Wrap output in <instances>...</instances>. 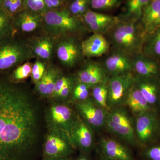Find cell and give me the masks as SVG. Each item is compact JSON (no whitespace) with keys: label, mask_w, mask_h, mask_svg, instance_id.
Segmentation results:
<instances>
[{"label":"cell","mask_w":160,"mask_h":160,"mask_svg":"<svg viewBox=\"0 0 160 160\" xmlns=\"http://www.w3.org/2000/svg\"><path fill=\"white\" fill-rule=\"evenodd\" d=\"M38 118L28 94L0 79V160H29L38 141Z\"/></svg>","instance_id":"obj_1"},{"label":"cell","mask_w":160,"mask_h":160,"mask_svg":"<svg viewBox=\"0 0 160 160\" xmlns=\"http://www.w3.org/2000/svg\"><path fill=\"white\" fill-rule=\"evenodd\" d=\"M109 41L114 50L130 57L142 53L145 33L140 21L120 19L109 32Z\"/></svg>","instance_id":"obj_2"},{"label":"cell","mask_w":160,"mask_h":160,"mask_svg":"<svg viewBox=\"0 0 160 160\" xmlns=\"http://www.w3.org/2000/svg\"><path fill=\"white\" fill-rule=\"evenodd\" d=\"M43 20L42 28L45 33L56 39L77 37L87 29L81 18L72 15L66 8L48 10Z\"/></svg>","instance_id":"obj_3"},{"label":"cell","mask_w":160,"mask_h":160,"mask_svg":"<svg viewBox=\"0 0 160 160\" xmlns=\"http://www.w3.org/2000/svg\"><path fill=\"white\" fill-rule=\"evenodd\" d=\"M34 58L28 42L15 36L0 40V73Z\"/></svg>","instance_id":"obj_4"},{"label":"cell","mask_w":160,"mask_h":160,"mask_svg":"<svg viewBox=\"0 0 160 160\" xmlns=\"http://www.w3.org/2000/svg\"><path fill=\"white\" fill-rule=\"evenodd\" d=\"M77 116L67 105L60 103L52 104L46 112V121L49 132L62 136L72 144L70 131Z\"/></svg>","instance_id":"obj_5"},{"label":"cell","mask_w":160,"mask_h":160,"mask_svg":"<svg viewBox=\"0 0 160 160\" xmlns=\"http://www.w3.org/2000/svg\"><path fill=\"white\" fill-rule=\"evenodd\" d=\"M105 126L112 133L126 142L134 145L136 142L135 125L126 109L118 107L108 111Z\"/></svg>","instance_id":"obj_6"},{"label":"cell","mask_w":160,"mask_h":160,"mask_svg":"<svg viewBox=\"0 0 160 160\" xmlns=\"http://www.w3.org/2000/svg\"><path fill=\"white\" fill-rule=\"evenodd\" d=\"M135 82L133 72L112 76L107 82L108 104L110 109L118 107L124 102L129 89Z\"/></svg>","instance_id":"obj_7"},{"label":"cell","mask_w":160,"mask_h":160,"mask_svg":"<svg viewBox=\"0 0 160 160\" xmlns=\"http://www.w3.org/2000/svg\"><path fill=\"white\" fill-rule=\"evenodd\" d=\"M55 52L61 63L68 67L76 66L84 57L81 43L79 42L75 37L57 39Z\"/></svg>","instance_id":"obj_8"},{"label":"cell","mask_w":160,"mask_h":160,"mask_svg":"<svg viewBox=\"0 0 160 160\" xmlns=\"http://www.w3.org/2000/svg\"><path fill=\"white\" fill-rule=\"evenodd\" d=\"M76 108L79 115L92 129H99L105 126L108 111L90 99L78 102Z\"/></svg>","instance_id":"obj_9"},{"label":"cell","mask_w":160,"mask_h":160,"mask_svg":"<svg viewBox=\"0 0 160 160\" xmlns=\"http://www.w3.org/2000/svg\"><path fill=\"white\" fill-rule=\"evenodd\" d=\"M72 144L62 136L49 132L44 145L45 160H54L67 158L74 149Z\"/></svg>","instance_id":"obj_10"},{"label":"cell","mask_w":160,"mask_h":160,"mask_svg":"<svg viewBox=\"0 0 160 160\" xmlns=\"http://www.w3.org/2000/svg\"><path fill=\"white\" fill-rule=\"evenodd\" d=\"M134 125L136 138L142 144L150 142L156 136L158 122L156 115L152 110L138 115Z\"/></svg>","instance_id":"obj_11"},{"label":"cell","mask_w":160,"mask_h":160,"mask_svg":"<svg viewBox=\"0 0 160 160\" xmlns=\"http://www.w3.org/2000/svg\"><path fill=\"white\" fill-rule=\"evenodd\" d=\"M87 29L93 33L107 34L120 18L98 12L89 9L81 18Z\"/></svg>","instance_id":"obj_12"},{"label":"cell","mask_w":160,"mask_h":160,"mask_svg":"<svg viewBox=\"0 0 160 160\" xmlns=\"http://www.w3.org/2000/svg\"><path fill=\"white\" fill-rule=\"evenodd\" d=\"M72 144L74 148L84 152H89L94 145V136L92 129L80 116L77 118L72 127L70 133Z\"/></svg>","instance_id":"obj_13"},{"label":"cell","mask_w":160,"mask_h":160,"mask_svg":"<svg viewBox=\"0 0 160 160\" xmlns=\"http://www.w3.org/2000/svg\"><path fill=\"white\" fill-rule=\"evenodd\" d=\"M108 72L103 65L89 61L85 63L77 73L78 82L86 84L91 88L108 81Z\"/></svg>","instance_id":"obj_14"},{"label":"cell","mask_w":160,"mask_h":160,"mask_svg":"<svg viewBox=\"0 0 160 160\" xmlns=\"http://www.w3.org/2000/svg\"><path fill=\"white\" fill-rule=\"evenodd\" d=\"M43 15L24 9L12 17L16 32L31 33L42 28Z\"/></svg>","instance_id":"obj_15"},{"label":"cell","mask_w":160,"mask_h":160,"mask_svg":"<svg viewBox=\"0 0 160 160\" xmlns=\"http://www.w3.org/2000/svg\"><path fill=\"white\" fill-rule=\"evenodd\" d=\"M103 66L111 76L125 74L132 72V58L114 50L106 58Z\"/></svg>","instance_id":"obj_16"},{"label":"cell","mask_w":160,"mask_h":160,"mask_svg":"<svg viewBox=\"0 0 160 160\" xmlns=\"http://www.w3.org/2000/svg\"><path fill=\"white\" fill-rule=\"evenodd\" d=\"M57 39L45 33L28 42L34 58L42 61H50L55 52Z\"/></svg>","instance_id":"obj_17"},{"label":"cell","mask_w":160,"mask_h":160,"mask_svg":"<svg viewBox=\"0 0 160 160\" xmlns=\"http://www.w3.org/2000/svg\"><path fill=\"white\" fill-rule=\"evenodd\" d=\"M132 72L140 77L158 78L160 68L156 60L141 53L132 58Z\"/></svg>","instance_id":"obj_18"},{"label":"cell","mask_w":160,"mask_h":160,"mask_svg":"<svg viewBox=\"0 0 160 160\" xmlns=\"http://www.w3.org/2000/svg\"><path fill=\"white\" fill-rule=\"evenodd\" d=\"M110 44L104 35L98 33L93 34L81 42L84 57L87 58L102 56L109 51Z\"/></svg>","instance_id":"obj_19"},{"label":"cell","mask_w":160,"mask_h":160,"mask_svg":"<svg viewBox=\"0 0 160 160\" xmlns=\"http://www.w3.org/2000/svg\"><path fill=\"white\" fill-rule=\"evenodd\" d=\"M100 146L105 157L112 160H134L131 152L116 140L103 138Z\"/></svg>","instance_id":"obj_20"},{"label":"cell","mask_w":160,"mask_h":160,"mask_svg":"<svg viewBox=\"0 0 160 160\" xmlns=\"http://www.w3.org/2000/svg\"><path fill=\"white\" fill-rule=\"evenodd\" d=\"M61 76V71L57 67L53 66L47 67L42 78L36 84V89L39 94L45 97H52L56 82Z\"/></svg>","instance_id":"obj_21"},{"label":"cell","mask_w":160,"mask_h":160,"mask_svg":"<svg viewBox=\"0 0 160 160\" xmlns=\"http://www.w3.org/2000/svg\"><path fill=\"white\" fill-rule=\"evenodd\" d=\"M124 103L137 116L151 110V105L145 99L135 82L128 92Z\"/></svg>","instance_id":"obj_22"},{"label":"cell","mask_w":160,"mask_h":160,"mask_svg":"<svg viewBox=\"0 0 160 160\" xmlns=\"http://www.w3.org/2000/svg\"><path fill=\"white\" fill-rule=\"evenodd\" d=\"M135 83L143 97L150 105L157 102L159 87L155 78L140 77L135 75Z\"/></svg>","instance_id":"obj_23"},{"label":"cell","mask_w":160,"mask_h":160,"mask_svg":"<svg viewBox=\"0 0 160 160\" xmlns=\"http://www.w3.org/2000/svg\"><path fill=\"white\" fill-rule=\"evenodd\" d=\"M142 52L155 59L160 57V27L145 36Z\"/></svg>","instance_id":"obj_24"},{"label":"cell","mask_w":160,"mask_h":160,"mask_svg":"<svg viewBox=\"0 0 160 160\" xmlns=\"http://www.w3.org/2000/svg\"><path fill=\"white\" fill-rule=\"evenodd\" d=\"M151 0H126L125 10L122 18L125 19L140 21L143 10Z\"/></svg>","instance_id":"obj_25"},{"label":"cell","mask_w":160,"mask_h":160,"mask_svg":"<svg viewBox=\"0 0 160 160\" xmlns=\"http://www.w3.org/2000/svg\"><path fill=\"white\" fill-rule=\"evenodd\" d=\"M160 13V0H151L145 7L140 22L145 34L152 23Z\"/></svg>","instance_id":"obj_26"},{"label":"cell","mask_w":160,"mask_h":160,"mask_svg":"<svg viewBox=\"0 0 160 160\" xmlns=\"http://www.w3.org/2000/svg\"><path fill=\"white\" fill-rule=\"evenodd\" d=\"M107 82L98 84L92 87V94L94 102L97 104L106 109V111H109L111 109L108 104Z\"/></svg>","instance_id":"obj_27"},{"label":"cell","mask_w":160,"mask_h":160,"mask_svg":"<svg viewBox=\"0 0 160 160\" xmlns=\"http://www.w3.org/2000/svg\"><path fill=\"white\" fill-rule=\"evenodd\" d=\"M12 18L0 8V40L15 35Z\"/></svg>","instance_id":"obj_28"},{"label":"cell","mask_w":160,"mask_h":160,"mask_svg":"<svg viewBox=\"0 0 160 160\" xmlns=\"http://www.w3.org/2000/svg\"><path fill=\"white\" fill-rule=\"evenodd\" d=\"M32 65L27 61L18 66L10 75L9 80L11 82L17 83L31 76Z\"/></svg>","instance_id":"obj_29"},{"label":"cell","mask_w":160,"mask_h":160,"mask_svg":"<svg viewBox=\"0 0 160 160\" xmlns=\"http://www.w3.org/2000/svg\"><path fill=\"white\" fill-rule=\"evenodd\" d=\"M122 0H89V9L92 10H111L120 6Z\"/></svg>","instance_id":"obj_30"},{"label":"cell","mask_w":160,"mask_h":160,"mask_svg":"<svg viewBox=\"0 0 160 160\" xmlns=\"http://www.w3.org/2000/svg\"><path fill=\"white\" fill-rule=\"evenodd\" d=\"M67 8L72 15L81 18L89 9V0H72Z\"/></svg>","instance_id":"obj_31"},{"label":"cell","mask_w":160,"mask_h":160,"mask_svg":"<svg viewBox=\"0 0 160 160\" xmlns=\"http://www.w3.org/2000/svg\"><path fill=\"white\" fill-rule=\"evenodd\" d=\"M1 8L12 18L24 9V0H3Z\"/></svg>","instance_id":"obj_32"},{"label":"cell","mask_w":160,"mask_h":160,"mask_svg":"<svg viewBox=\"0 0 160 160\" xmlns=\"http://www.w3.org/2000/svg\"><path fill=\"white\" fill-rule=\"evenodd\" d=\"M91 87L83 83L78 82L74 86L72 92V99L78 102L89 99Z\"/></svg>","instance_id":"obj_33"},{"label":"cell","mask_w":160,"mask_h":160,"mask_svg":"<svg viewBox=\"0 0 160 160\" xmlns=\"http://www.w3.org/2000/svg\"><path fill=\"white\" fill-rule=\"evenodd\" d=\"M24 9L43 16L49 10L44 0H24Z\"/></svg>","instance_id":"obj_34"},{"label":"cell","mask_w":160,"mask_h":160,"mask_svg":"<svg viewBox=\"0 0 160 160\" xmlns=\"http://www.w3.org/2000/svg\"><path fill=\"white\" fill-rule=\"evenodd\" d=\"M47 67L42 60H37L32 65L31 77L32 81L37 84L42 78L46 72Z\"/></svg>","instance_id":"obj_35"},{"label":"cell","mask_w":160,"mask_h":160,"mask_svg":"<svg viewBox=\"0 0 160 160\" xmlns=\"http://www.w3.org/2000/svg\"><path fill=\"white\" fill-rule=\"evenodd\" d=\"M74 81L72 78L66 83L62 89L59 92L56 98H58L61 99H65L67 98L71 93L74 87Z\"/></svg>","instance_id":"obj_36"},{"label":"cell","mask_w":160,"mask_h":160,"mask_svg":"<svg viewBox=\"0 0 160 160\" xmlns=\"http://www.w3.org/2000/svg\"><path fill=\"white\" fill-rule=\"evenodd\" d=\"M71 77H70L61 75L56 82L54 91L51 97L56 98L61 89H62L64 86L71 79Z\"/></svg>","instance_id":"obj_37"},{"label":"cell","mask_w":160,"mask_h":160,"mask_svg":"<svg viewBox=\"0 0 160 160\" xmlns=\"http://www.w3.org/2000/svg\"><path fill=\"white\" fill-rule=\"evenodd\" d=\"M48 10L58 9L65 8L66 3L64 0H44Z\"/></svg>","instance_id":"obj_38"},{"label":"cell","mask_w":160,"mask_h":160,"mask_svg":"<svg viewBox=\"0 0 160 160\" xmlns=\"http://www.w3.org/2000/svg\"><path fill=\"white\" fill-rule=\"evenodd\" d=\"M146 155L149 160H160V146L149 148L146 151Z\"/></svg>","instance_id":"obj_39"},{"label":"cell","mask_w":160,"mask_h":160,"mask_svg":"<svg viewBox=\"0 0 160 160\" xmlns=\"http://www.w3.org/2000/svg\"><path fill=\"white\" fill-rule=\"evenodd\" d=\"M159 27H160V13L159 15L158 16V18L156 19V20H155L153 22L151 25V26L149 27V29L147 30L145 36L147 34H150V33L153 32H154L155 30H156Z\"/></svg>","instance_id":"obj_40"},{"label":"cell","mask_w":160,"mask_h":160,"mask_svg":"<svg viewBox=\"0 0 160 160\" xmlns=\"http://www.w3.org/2000/svg\"><path fill=\"white\" fill-rule=\"evenodd\" d=\"M76 160H89V159L87 157H86L85 156L82 155L80 156V157L78 158Z\"/></svg>","instance_id":"obj_41"},{"label":"cell","mask_w":160,"mask_h":160,"mask_svg":"<svg viewBox=\"0 0 160 160\" xmlns=\"http://www.w3.org/2000/svg\"><path fill=\"white\" fill-rule=\"evenodd\" d=\"M54 160H70L67 158H61L57 159Z\"/></svg>","instance_id":"obj_42"},{"label":"cell","mask_w":160,"mask_h":160,"mask_svg":"<svg viewBox=\"0 0 160 160\" xmlns=\"http://www.w3.org/2000/svg\"><path fill=\"white\" fill-rule=\"evenodd\" d=\"M101 160H112L111 159H109L108 158H106V157H105L104 158H103V159H102Z\"/></svg>","instance_id":"obj_43"},{"label":"cell","mask_w":160,"mask_h":160,"mask_svg":"<svg viewBox=\"0 0 160 160\" xmlns=\"http://www.w3.org/2000/svg\"><path fill=\"white\" fill-rule=\"evenodd\" d=\"M3 0H0V8H1Z\"/></svg>","instance_id":"obj_44"},{"label":"cell","mask_w":160,"mask_h":160,"mask_svg":"<svg viewBox=\"0 0 160 160\" xmlns=\"http://www.w3.org/2000/svg\"><path fill=\"white\" fill-rule=\"evenodd\" d=\"M64 1H65V2H66L67 3V2H68V1H69V0H64Z\"/></svg>","instance_id":"obj_45"}]
</instances>
